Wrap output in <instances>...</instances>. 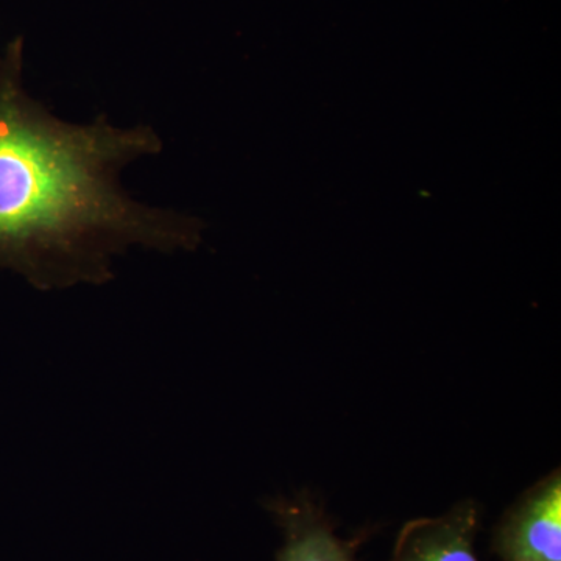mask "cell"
Here are the masks:
<instances>
[{
    "mask_svg": "<svg viewBox=\"0 0 561 561\" xmlns=\"http://www.w3.org/2000/svg\"><path fill=\"white\" fill-rule=\"evenodd\" d=\"M502 561H561V476L531 486L505 513L493 538Z\"/></svg>",
    "mask_w": 561,
    "mask_h": 561,
    "instance_id": "2",
    "label": "cell"
},
{
    "mask_svg": "<svg viewBox=\"0 0 561 561\" xmlns=\"http://www.w3.org/2000/svg\"><path fill=\"white\" fill-rule=\"evenodd\" d=\"M24 39L0 57V268L41 290L102 284L131 245L192 250L201 221L133 201L122 169L162 151L149 125L58 119L22 84Z\"/></svg>",
    "mask_w": 561,
    "mask_h": 561,
    "instance_id": "1",
    "label": "cell"
},
{
    "mask_svg": "<svg viewBox=\"0 0 561 561\" xmlns=\"http://www.w3.org/2000/svg\"><path fill=\"white\" fill-rule=\"evenodd\" d=\"M481 512L474 502H461L435 518L405 523L389 561H481L474 542Z\"/></svg>",
    "mask_w": 561,
    "mask_h": 561,
    "instance_id": "3",
    "label": "cell"
},
{
    "mask_svg": "<svg viewBox=\"0 0 561 561\" xmlns=\"http://www.w3.org/2000/svg\"><path fill=\"white\" fill-rule=\"evenodd\" d=\"M273 513L284 531L276 561H357L360 538L339 537L311 502H279Z\"/></svg>",
    "mask_w": 561,
    "mask_h": 561,
    "instance_id": "4",
    "label": "cell"
}]
</instances>
